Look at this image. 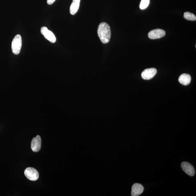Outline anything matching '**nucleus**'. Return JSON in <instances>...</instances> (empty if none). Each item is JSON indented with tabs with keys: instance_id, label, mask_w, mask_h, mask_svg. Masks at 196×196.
I'll return each instance as SVG.
<instances>
[{
	"instance_id": "f257e3e1",
	"label": "nucleus",
	"mask_w": 196,
	"mask_h": 196,
	"mask_svg": "<svg viewBox=\"0 0 196 196\" xmlns=\"http://www.w3.org/2000/svg\"><path fill=\"white\" fill-rule=\"evenodd\" d=\"M98 35L102 43L109 42L111 37V30L110 26L107 23L103 22L100 24L97 30Z\"/></svg>"
},
{
	"instance_id": "f03ea898",
	"label": "nucleus",
	"mask_w": 196,
	"mask_h": 196,
	"mask_svg": "<svg viewBox=\"0 0 196 196\" xmlns=\"http://www.w3.org/2000/svg\"><path fill=\"white\" fill-rule=\"evenodd\" d=\"M22 39L21 35L18 34L14 37L11 43L12 52L15 55H18L21 52Z\"/></svg>"
},
{
	"instance_id": "7ed1b4c3",
	"label": "nucleus",
	"mask_w": 196,
	"mask_h": 196,
	"mask_svg": "<svg viewBox=\"0 0 196 196\" xmlns=\"http://www.w3.org/2000/svg\"><path fill=\"white\" fill-rule=\"evenodd\" d=\"M24 174L28 179L31 181H35L39 178V173L35 169L28 167L25 170Z\"/></svg>"
},
{
	"instance_id": "20e7f679",
	"label": "nucleus",
	"mask_w": 196,
	"mask_h": 196,
	"mask_svg": "<svg viewBox=\"0 0 196 196\" xmlns=\"http://www.w3.org/2000/svg\"><path fill=\"white\" fill-rule=\"evenodd\" d=\"M41 33L45 38L52 43H55L56 41V37L54 33L49 30L47 27H42L41 30Z\"/></svg>"
},
{
	"instance_id": "39448f33",
	"label": "nucleus",
	"mask_w": 196,
	"mask_h": 196,
	"mask_svg": "<svg viewBox=\"0 0 196 196\" xmlns=\"http://www.w3.org/2000/svg\"><path fill=\"white\" fill-rule=\"evenodd\" d=\"M41 145V139L40 135L33 137L31 143V148L33 152H37L40 151Z\"/></svg>"
},
{
	"instance_id": "423d86ee",
	"label": "nucleus",
	"mask_w": 196,
	"mask_h": 196,
	"mask_svg": "<svg viewBox=\"0 0 196 196\" xmlns=\"http://www.w3.org/2000/svg\"><path fill=\"white\" fill-rule=\"evenodd\" d=\"M181 167L183 171L190 176L193 177L195 175V169L190 163L186 162H183L181 163Z\"/></svg>"
},
{
	"instance_id": "0eeeda50",
	"label": "nucleus",
	"mask_w": 196,
	"mask_h": 196,
	"mask_svg": "<svg viewBox=\"0 0 196 196\" xmlns=\"http://www.w3.org/2000/svg\"><path fill=\"white\" fill-rule=\"evenodd\" d=\"M166 32L163 29H157L150 31L148 33V37L150 39H155L161 38L164 37Z\"/></svg>"
},
{
	"instance_id": "6e6552de",
	"label": "nucleus",
	"mask_w": 196,
	"mask_h": 196,
	"mask_svg": "<svg viewBox=\"0 0 196 196\" xmlns=\"http://www.w3.org/2000/svg\"><path fill=\"white\" fill-rule=\"evenodd\" d=\"M157 69L155 68H151L144 70L142 73L141 76L143 79L149 80L152 79L156 74Z\"/></svg>"
},
{
	"instance_id": "1a4fd4ad",
	"label": "nucleus",
	"mask_w": 196,
	"mask_h": 196,
	"mask_svg": "<svg viewBox=\"0 0 196 196\" xmlns=\"http://www.w3.org/2000/svg\"><path fill=\"white\" fill-rule=\"evenodd\" d=\"M144 188L143 186L139 183L134 184L131 188V195L138 196L143 192Z\"/></svg>"
},
{
	"instance_id": "9d476101",
	"label": "nucleus",
	"mask_w": 196,
	"mask_h": 196,
	"mask_svg": "<svg viewBox=\"0 0 196 196\" xmlns=\"http://www.w3.org/2000/svg\"><path fill=\"white\" fill-rule=\"evenodd\" d=\"M178 80L179 82L184 85H189L191 81V77L187 74H183L180 76Z\"/></svg>"
},
{
	"instance_id": "9b49d317",
	"label": "nucleus",
	"mask_w": 196,
	"mask_h": 196,
	"mask_svg": "<svg viewBox=\"0 0 196 196\" xmlns=\"http://www.w3.org/2000/svg\"><path fill=\"white\" fill-rule=\"evenodd\" d=\"M80 0H73L70 7V13L72 15H74L79 9Z\"/></svg>"
},
{
	"instance_id": "f8f14e48",
	"label": "nucleus",
	"mask_w": 196,
	"mask_h": 196,
	"mask_svg": "<svg viewBox=\"0 0 196 196\" xmlns=\"http://www.w3.org/2000/svg\"><path fill=\"white\" fill-rule=\"evenodd\" d=\"M184 18L186 19L191 21H195L196 20V16L194 14L190 13V12H185L184 14Z\"/></svg>"
},
{
	"instance_id": "ddd939ff",
	"label": "nucleus",
	"mask_w": 196,
	"mask_h": 196,
	"mask_svg": "<svg viewBox=\"0 0 196 196\" xmlns=\"http://www.w3.org/2000/svg\"><path fill=\"white\" fill-rule=\"evenodd\" d=\"M150 0H141L140 4V9L144 10L147 8L149 5Z\"/></svg>"
},
{
	"instance_id": "4468645a",
	"label": "nucleus",
	"mask_w": 196,
	"mask_h": 196,
	"mask_svg": "<svg viewBox=\"0 0 196 196\" xmlns=\"http://www.w3.org/2000/svg\"><path fill=\"white\" fill-rule=\"evenodd\" d=\"M56 0H47V3L48 5H51Z\"/></svg>"
}]
</instances>
